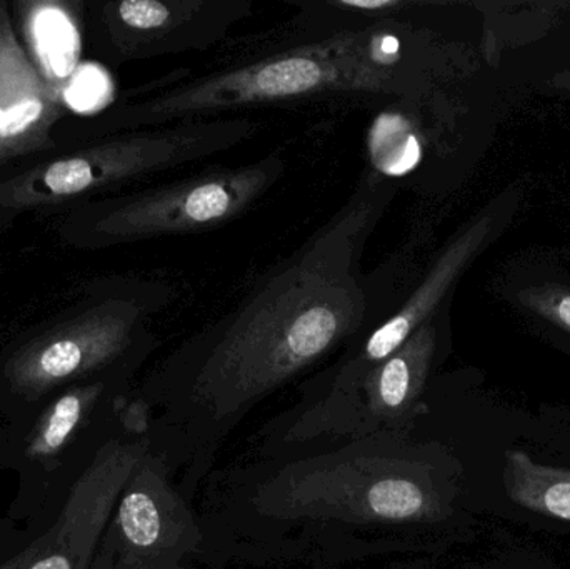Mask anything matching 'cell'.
<instances>
[{
    "instance_id": "3957f363",
    "label": "cell",
    "mask_w": 570,
    "mask_h": 569,
    "mask_svg": "<svg viewBox=\"0 0 570 569\" xmlns=\"http://www.w3.org/2000/svg\"><path fill=\"white\" fill-rule=\"evenodd\" d=\"M259 130L256 119L224 116L117 134L0 183V213L67 203L203 163L236 149Z\"/></svg>"
},
{
    "instance_id": "5bb4252c",
    "label": "cell",
    "mask_w": 570,
    "mask_h": 569,
    "mask_svg": "<svg viewBox=\"0 0 570 569\" xmlns=\"http://www.w3.org/2000/svg\"><path fill=\"white\" fill-rule=\"evenodd\" d=\"M519 301L538 316L570 334V290L558 286L529 287L519 293Z\"/></svg>"
},
{
    "instance_id": "2e32d148",
    "label": "cell",
    "mask_w": 570,
    "mask_h": 569,
    "mask_svg": "<svg viewBox=\"0 0 570 569\" xmlns=\"http://www.w3.org/2000/svg\"><path fill=\"white\" fill-rule=\"evenodd\" d=\"M177 569H179V568H177Z\"/></svg>"
},
{
    "instance_id": "ba28073f",
    "label": "cell",
    "mask_w": 570,
    "mask_h": 569,
    "mask_svg": "<svg viewBox=\"0 0 570 569\" xmlns=\"http://www.w3.org/2000/svg\"><path fill=\"white\" fill-rule=\"evenodd\" d=\"M110 520L94 569H177L200 540L193 513L167 481L163 461L149 453L130 474Z\"/></svg>"
},
{
    "instance_id": "8992f818",
    "label": "cell",
    "mask_w": 570,
    "mask_h": 569,
    "mask_svg": "<svg viewBox=\"0 0 570 569\" xmlns=\"http://www.w3.org/2000/svg\"><path fill=\"white\" fill-rule=\"evenodd\" d=\"M492 501L504 520L570 534V416L499 414Z\"/></svg>"
},
{
    "instance_id": "277c9868",
    "label": "cell",
    "mask_w": 570,
    "mask_h": 569,
    "mask_svg": "<svg viewBox=\"0 0 570 569\" xmlns=\"http://www.w3.org/2000/svg\"><path fill=\"white\" fill-rule=\"evenodd\" d=\"M285 167L284 157L274 153L244 166H210L110 200L90 224V239L114 246L220 229L256 206L283 179Z\"/></svg>"
},
{
    "instance_id": "9a60e30c",
    "label": "cell",
    "mask_w": 570,
    "mask_h": 569,
    "mask_svg": "<svg viewBox=\"0 0 570 569\" xmlns=\"http://www.w3.org/2000/svg\"><path fill=\"white\" fill-rule=\"evenodd\" d=\"M559 86L566 87V89H570V72L564 73V76L558 77Z\"/></svg>"
},
{
    "instance_id": "6da1fadb",
    "label": "cell",
    "mask_w": 570,
    "mask_h": 569,
    "mask_svg": "<svg viewBox=\"0 0 570 569\" xmlns=\"http://www.w3.org/2000/svg\"><path fill=\"white\" fill-rule=\"evenodd\" d=\"M395 194L391 177L364 174L328 223L173 351L159 380L226 421L357 337L382 313L362 256Z\"/></svg>"
},
{
    "instance_id": "8fae6325",
    "label": "cell",
    "mask_w": 570,
    "mask_h": 569,
    "mask_svg": "<svg viewBox=\"0 0 570 569\" xmlns=\"http://www.w3.org/2000/svg\"><path fill=\"white\" fill-rule=\"evenodd\" d=\"M435 317L422 324L397 351L368 371L354 396L324 414L357 433L392 430L421 414V398L438 353Z\"/></svg>"
},
{
    "instance_id": "52a82bcc",
    "label": "cell",
    "mask_w": 570,
    "mask_h": 569,
    "mask_svg": "<svg viewBox=\"0 0 570 569\" xmlns=\"http://www.w3.org/2000/svg\"><path fill=\"white\" fill-rule=\"evenodd\" d=\"M511 213L509 199L495 200L445 246L414 293L409 294L404 304L372 330L351 356L345 357L332 376L327 396L315 408L314 414L327 413L354 396L372 367L397 351L422 324L435 317L459 277L501 233Z\"/></svg>"
},
{
    "instance_id": "4fadbf2b",
    "label": "cell",
    "mask_w": 570,
    "mask_h": 569,
    "mask_svg": "<svg viewBox=\"0 0 570 569\" xmlns=\"http://www.w3.org/2000/svg\"><path fill=\"white\" fill-rule=\"evenodd\" d=\"M104 383L87 384L72 387L50 404L43 413L27 444V457L30 460H50L59 454L69 443L70 438L82 426L90 411L102 396Z\"/></svg>"
},
{
    "instance_id": "9c48e42d",
    "label": "cell",
    "mask_w": 570,
    "mask_h": 569,
    "mask_svg": "<svg viewBox=\"0 0 570 569\" xmlns=\"http://www.w3.org/2000/svg\"><path fill=\"white\" fill-rule=\"evenodd\" d=\"M253 7L250 0H120L97 7V32L116 63L206 52Z\"/></svg>"
},
{
    "instance_id": "7a4b0ae2",
    "label": "cell",
    "mask_w": 570,
    "mask_h": 569,
    "mask_svg": "<svg viewBox=\"0 0 570 569\" xmlns=\"http://www.w3.org/2000/svg\"><path fill=\"white\" fill-rule=\"evenodd\" d=\"M261 47L193 77H169L137 102L114 109L104 134L224 117L230 110L327 97L379 100L407 109L421 94V46L405 19L337 26L294 20Z\"/></svg>"
},
{
    "instance_id": "30bf717a",
    "label": "cell",
    "mask_w": 570,
    "mask_h": 569,
    "mask_svg": "<svg viewBox=\"0 0 570 569\" xmlns=\"http://www.w3.org/2000/svg\"><path fill=\"white\" fill-rule=\"evenodd\" d=\"M147 447L146 440L104 444L73 484L57 523L0 569H89L124 487L149 453Z\"/></svg>"
},
{
    "instance_id": "5b68a950",
    "label": "cell",
    "mask_w": 570,
    "mask_h": 569,
    "mask_svg": "<svg viewBox=\"0 0 570 569\" xmlns=\"http://www.w3.org/2000/svg\"><path fill=\"white\" fill-rule=\"evenodd\" d=\"M174 296V291L153 284L107 297L20 347L7 363V380L19 393L40 396L67 381L104 370L127 351L153 343L147 317Z\"/></svg>"
},
{
    "instance_id": "7c38bea8",
    "label": "cell",
    "mask_w": 570,
    "mask_h": 569,
    "mask_svg": "<svg viewBox=\"0 0 570 569\" xmlns=\"http://www.w3.org/2000/svg\"><path fill=\"white\" fill-rule=\"evenodd\" d=\"M62 116L59 90L37 69L0 2V166L56 147L53 127Z\"/></svg>"
}]
</instances>
